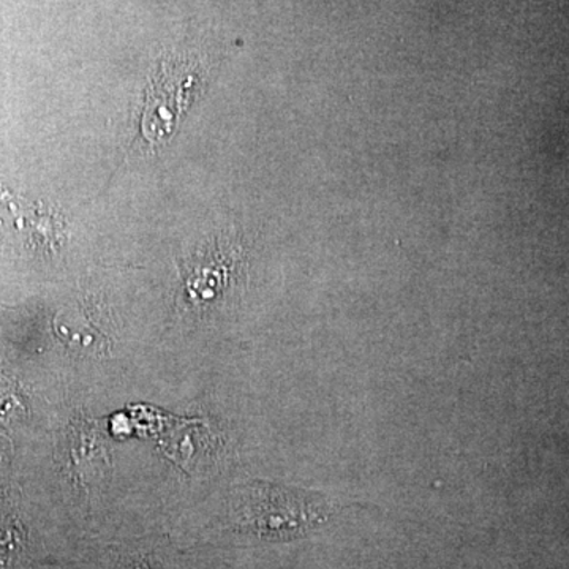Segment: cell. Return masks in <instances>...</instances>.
<instances>
[{
  "mask_svg": "<svg viewBox=\"0 0 569 569\" xmlns=\"http://www.w3.org/2000/svg\"><path fill=\"white\" fill-rule=\"evenodd\" d=\"M239 526L257 537L293 539L328 519L329 508L316 493L252 482L239 498Z\"/></svg>",
  "mask_w": 569,
  "mask_h": 569,
  "instance_id": "1",
  "label": "cell"
},
{
  "mask_svg": "<svg viewBox=\"0 0 569 569\" xmlns=\"http://www.w3.org/2000/svg\"><path fill=\"white\" fill-rule=\"evenodd\" d=\"M0 228L9 227L17 231L31 228L33 249H58L62 242L63 222L58 212L39 204L0 193Z\"/></svg>",
  "mask_w": 569,
  "mask_h": 569,
  "instance_id": "2",
  "label": "cell"
},
{
  "mask_svg": "<svg viewBox=\"0 0 569 569\" xmlns=\"http://www.w3.org/2000/svg\"><path fill=\"white\" fill-rule=\"evenodd\" d=\"M122 569H153L151 565L148 563V561H132V563L127 565V567H123Z\"/></svg>",
  "mask_w": 569,
  "mask_h": 569,
  "instance_id": "3",
  "label": "cell"
}]
</instances>
